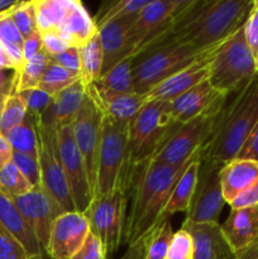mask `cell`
I'll use <instances>...</instances> for the list:
<instances>
[{"label": "cell", "mask_w": 258, "mask_h": 259, "mask_svg": "<svg viewBox=\"0 0 258 259\" xmlns=\"http://www.w3.org/2000/svg\"><path fill=\"white\" fill-rule=\"evenodd\" d=\"M80 52V80L86 86L95 82L103 75L104 55L99 34L94 35L85 46L78 48Z\"/></svg>", "instance_id": "cell-29"}, {"label": "cell", "mask_w": 258, "mask_h": 259, "mask_svg": "<svg viewBox=\"0 0 258 259\" xmlns=\"http://www.w3.org/2000/svg\"><path fill=\"white\" fill-rule=\"evenodd\" d=\"M237 158L250 159V161L258 162V124L253 129L247 141H245L244 146L242 147Z\"/></svg>", "instance_id": "cell-50"}, {"label": "cell", "mask_w": 258, "mask_h": 259, "mask_svg": "<svg viewBox=\"0 0 258 259\" xmlns=\"http://www.w3.org/2000/svg\"><path fill=\"white\" fill-rule=\"evenodd\" d=\"M223 45H220L219 47H217L215 50L210 51L209 53L200 57L199 60L191 63L189 67L184 68L182 71L175 73L174 76L166 78V80L159 82L157 86H154L152 90L148 91L149 98L152 100H162L171 103L175 99L181 96L182 94L187 93L189 90L194 89L195 86L209 80L211 63L214 61L215 56H217L218 51L220 50Z\"/></svg>", "instance_id": "cell-16"}, {"label": "cell", "mask_w": 258, "mask_h": 259, "mask_svg": "<svg viewBox=\"0 0 258 259\" xmlns=\"http://www.w3.org/2000/svg\"><path fill=\"white\" fill-rule=\"evenodd\" d=\"M200 168V152L194 161L189 164L182 176L175 185L174 190L171 192L168 202L162 214V220L167 222L169 217H172L176 212H185L186 214L189 210L190 204L194 197L195 190H196L197 184V175H199Z\"/></svg>", "instance_id": "cell-27"}, {"label": "cell", "mask_w": 258, "mask_h": 259, "mask_svg": "<svg viewBox=\"0 0 258 259\" xmlns=\"http://www.w3.org/2000/svg\"><path fill=\"white\" fill-rule=\"evenodd\" d=\"M106 257L108 255L104 249V245L101 244L99 238L90 232L82 247L71 259H106Z\"/></svg>", "instance_id": "cell-44"}, {"label": "cell", "mask_w": 258, "mask_h": 259, "mask_svg": "<svg viewBox=\"0 0 258 259\" xmlns=\"http://www.w3.org/2000/svg\"><path fill=\"white\" fill-rule=\"evenodd\" d=\"M186 230L194 242V259H235L219 223L184 222Z\"/></svg>", "instance_id": "cell-19"}, {"label": "cell", "mask_w": 258, "mask_h": 259, "mask_svg": "<svg viewBox=\"0 0 258 259\" xmlns=\"http://www.w3.org/2000/svg\"><path fill=\"white\" fill-rule=\"evenodd\" d=\"M86 98V88L82 81L77 80L53 98L50 109L42 116V121L52 124L56 128L72 124Z\"/></svg>", "instance_id": "cell-24"}, {"label": "cell", "mask_w": 258, "mask_h": 259, "mask_svg": "<svg viewBox=\"0 0 258 259\" xmlns=\"http://www.w3.org/2000/svg\"><path fill=\"white\" fill-rule=\"evenodd\" d=\"M33 189L30 182L22 175L13 162L0 171V190L10 199L22 196Z\"/></svg>", "instance_id": "cell-38"}, {"label": "cell", "mask_w": 258, "mask_h": 259, "mask_svg": "<svg viewBox=\"0 0 258 259\" xmlns=\"http://www.w3.org/2000/svg\"><path fill=\"white\" fill-rule=\"evenodd\" d=\"M90 234L85 214L63 212L53 224L46 254L51 259H71L78 252Z\"/></svg>", "instance_id": "cell-15"}, {"label": "cell", "mask_w": 258, "mask_h": 259, "mask_svg": "<svg viewBox=\"0 0 258 259\" xmlns=\"http://www.w3.org/2000/svg\"><path fill=\"white\" fill-rule=\"evenodd\" d=\"M151 0H109L103 2L98 13L93 18L96 28L111 20L138 15Z\"/></svg>", "instance_id": "cell-32"}, {"label": "cell", "mask_w": 258, "mask_h": 259, "mask_svg": "<svg viewBox=\"0 0 258 259\" xmlns=\"http://www.w3.org/2000/svg\"><path fill=\"white\" fill-rule=\"evenodd\" d=\"M12 89V88H10ZM10 90L8 91H0V119H2V113H3V108H4L5 100H7V96L9 94Z\"/></svg>", "instance_id": "cell-54"}, {"label": "cell", "mask_w": 258, "mask_h": 259, "mask_svg": "<svg viewBox=\"0 0 258 259\" xmlns=\"http://www.w3.org/2000/svg\"><path fill=\"white\" fill-rule=\"evenodd\" d=\"M229 205L233 210L258 206V180L244 191L240 192Z\"/></svg>", "instance_id": "cell-48"}, {"label": "cell", "mask_w": 258, "mask_h": 259, "mask_svg": "<svg viewBox=\"0 0 258 259\" xmlns=\"http://www.w3.org/2000/svg\"><path fill=\"white\" fill-rule=\"evenodd\" d=\"M128 121L115 120L104 115L99 147L95 197L111 194L119 187H126L129 190L132 175L128 166Z\"/></svg>", "instance_id": "cell-6"}, {"label": "cell", "mask_w": 258, "mask_h": 259, "mask_svg": "<svg viewBox=\"0 0 258 259\" xmlns=\"http://www.w3.org/2000/svg\"><path fill=\"white\" fill-rule=\"evenodd\" d=\"M4 70H14L15 71V65L13 62V60L10 58L9 53L7 52L4 46L0 43V71Z\"/></svg>", "instance_id": "cell-52"}, {"label": "cell", "mask_w": 258, "mask_h": 259, "mask_svg": "<svg viewBox=\"0 0 258 259\" xmlns=\"http://www.w3.org/2000/svg\"><path fill=\"white\" fill-rule=\"evenodd\" d=\"M52 62L80 77V52L77 47H68L60 55L50 57Z\"/></svg>", "instance_id": "cell-45"}, {"label": "cell", "mask_w": 258, "mask_h": 259, "mask_svg": "<svg viewBox=\"0 0 258 259\" xmlns=\"http://www.w3.org/2000/svg\"><path fill=\"white\" fill-rule=\"evenodd\" d=\"M13 159V149L5 136L0 134V171Z\"/></svg>", "instance_id": "cell-51"}, {"label": "cell", "mask_w": 258, "mask_h": 259, "mask_svg": "<svg viewBox=\"0 0 258 259\" xmlns=\"http://www.w3.org/2000/svg\"><path fill=\"white\" fill-rule=\"evenodd\" d=\"M257 124L258 75L244 89L228 94L214 132L200 151V158L220 166L237 158Z\"/></svg>", "instance_id": "cell-3"}, {"label": "cell", "mask_w": 258, "mask_h": 259, "mask_svg": "<svg viewBox=\"0 0 258 259\" xmlns=\"http://www.w3.org/2000/svg\"><path fill=\"white\" fill-rule=\"evenodd\" d=\"M235 259H258V242L248 247L243 252L238 253Z\"/></svg>", "instance_id": "cell-53"}, {"label": "cell", "mask_w": 258, "mask_h": 259, "mask_svg": "<svg viewBox=\"0 0 258 259\" xmlns=\"http://www.w3.org/2000/svg\"><path fill=\"white\" fill-rule=\"evenodd\" d=\"M166 259H194V242L182 228L172 235Z\"/></svg>", "instance_id": "cell-41"}, {"label": "cell", "mask_w": 258, "mask_h": 259, "mask_svg": "<svg viewBox=\"0 0 258 259\" xmlns=\"http://www.w3.org/2000/svg\"><path fill=\"white\" fill-rule=\"evenodd\" d=\"M225 99L227 95L220 98L201 115L189 123L181 124L149 161L167 166H179L201 151L214 132Z\"/></svg>", "instance_id": "cell-8"}, {"label": "cell", "mask_w": 258, "mask_h": 259, "mask_svg": "<svg viewBox=\"0 0 258 259\" xmlns=\"http://www.w3.org/2000/svg\"><path fill=\"white\" fill-rule=\"evenodd\" d=\"M222 166L200 158L196 190L185 222L218 223L224 204L219 172Z\"/></svg>", "instance_id": "cell-13"}, {"label": "cell", "mask_w": 258, "mask_h": 259, "mask_svg": "<svg viewBox=\"0 0 258 259\" xmlns=\"http://www.w3.org/2000/svg\"><path fill=\"white\" fill-rule=\"evenodd\" d=\"M40 35H42L43 51L47 53L48 57H53V56L60 55L61 52H63V51H66L70 47L56 30L42 32Z\"/></svg>", "instance_id": "cell-46"}, {"label": "cell", "mask_w": 258, "mask_h": 259, "mask_svg": "<svg viewBox=\"0 0 258 259\" xmlns=\"http://www.w3.org/2000/svg\"><path fill=\"white\" fill-rule=\"evenodd\" d=\"M225 94L215 90L209 80L204 81L169 103L172 118L177 124L189 123L209 110Z\"/></svg>", "instance_id": "cell-21"}, {"label": "cell", "mask_w": 258, "mask_h": 259, "mask_svg": "<svg viewBox=\"0 0 258 259\" xmlns=\"http://www.w3.org/2000/svg\"><path fill=\"white\" fill-rule=\"evenodd\" d=\"M29 254L22 244L0 225V259H27Z\"/></svg>", "instance_id": "cell-43"}, {"label": "cell", "mask_w": 258, "mask_h": 259, "mask_svg": "<svg viewBox=\"0 0 258 259\" xmlns=\"http://www.w3.org/2000/svg\"><path fill=\"white\" fill-rule=\"evenodd\" d=\"M223 234L235 255L258 242V206L230 211L222 225Z\"/></svg>", "instance_id": "cell-20"}, {"label": "cell", "mask_w": 258, "mask_h": 259, "mask_svg": "<svg viewBox=\"0 0 258 259\" xmlns=\"http://www.w3.org/2000/svg\"><path fill=\"white\" fill-rule=\"evenodd\" d=\"M34 7L38 30H57L65 19L68 0H34Z\"/></svg>", "instance_id": "cell-33"}, {"label": "cell", "mask_w": 258, "mask_h": 259, "mask_svg": "<svg viewBox=\"0 0 258 259\" xmlns=\"http://www.w3.org/2000/svg\"><path fill=\"white\" fill-rule=\"evenodd\" d=\"M257 75L254 56L245 39L243 25L218 51L210 68L209 82L215 90L228 95L244 89Z\"/></svg>", "instance_id": "cell-7"}, {"label": "cell", "mask_w": 258, "mask_h": 259, "mask_svg": "<svg viewBox=\"0 0 258 259\" xmlns=\"http://www.w3.org/2000/svg\"><path fill=\"white\" fill-rule=\"evenodd\" d=\"M27 259H43L42 254H35V255H29Z\"/></svg>", "instance_id": "cell-56"}, {"label": "cell", "mask_w": 258, "mask_h": 259, "mask_svg": "<svg viewBox=\"0 0 258 259\" xmlns=\"http://www.w3.org/2000/svg\"><path fill=\"white\" fill-rule=\"evenodd\" d=\"M128 191L126 187H119L111 194L95 197L83 212L90 224V232L99 238L106 255L118 249L124 237Z\"/></svg>", "instance_id": "cell-10"}, {"label": "cell", "mask_w": 258, "mask_h": 259, "mask_svg": "<svg viewBox=\"0 0 258 259\" xmlns=\"http://www.w3.org/2000/svg\"><path fill=\"white\" fill-rule=\"evenodd\" d=\"M43 51V42H42V35H40L39 30L33 33L30 37L25 38L24 43H23V58L24 62L29 61L30 58L35 57L38 53Z\"/></svg>", "instance_id": "cell-49"}, {"label": "cell", "mask_w": 258, "mask_h": 259, "mask_svg": "<svg viewBox=\"0 0 258 259\" xmlns=\"http://www.w3.org/2000/svg\"><path fill=\"white\" fill-rule=\"evenodd\" d=\"M174 233L168 220L159 225L142 245L143 259H166Z\"/></svg>", "instance_id": "cell-37"}, {"label": "cell", "mask_w": 258, "mask_h": 259, "mask_svg": "<svg viewBox=\"0 0 258 259\" xmlns=\"http://www.w3.org/2000/svg\"><path fill=\"white\" fill-rule=\"evenodd\" d=\"M0 225L24 247L29 255L45 254L42 247L15 207L13 200L7 196L2 190H0Z\"/></svg>", "instance_id": "cell-26"}, {"label": "cell", "mask_w": 258, "mask_h": 259, "mask_svg": "<svg viewBox=\"0 0 258 259\" xmlns=\"http://www.w3.org/2000/svg\"><path fill=\"white\" fill-rule=\"evenodd\" d=\"M180 125L172 118L169 103L149 101L129 123L128 166L131 175L137 166L149 161Z\"/></svg>", "instance_id": "cell-5"}, {"label": "cell", "mask_w": 258, "mask_h": 259, "mask_svg": "<svg viewBox=\"0 0 258 259\" xmlns=\"http://www.w3.org/2000/svg\"><path fill=\"white\" fill-rule=\"evenodd\" d=\"M191 2L192 0H151L148 5L137 15L133 27H132L134 47L144 35L180 14L182 10L189 7Z\"/></svg>", "instance_id": "cell-22"}, {"label": "cell", "mask_w": 258, "mask_h": 259, "mask_svg": "<svg viewBox=\"0 0 258 259\" xmlns=\"http://www.w3.org/2000/svg\"><path fill=\"white\" fill-rule=\"evenodd\" d=\"M137 15L111 20L98 28L104 55L103 73L118 65L125 58H131L134 47L132 27Z\"/></svg>", "instance_id": "cell-17"}, {"label": "cell", "mask_w": 258, "mask_h": 259, "mask_svg": "<svg viewBox=\"0 0 258 259\" xmlns=\"http://www.w3.org/2000/svg\"><path fill=\"white\" fill-rule=\"evenodd\" d=\"M57 139L63 172L70 186L76 210L83 214L93 201V194L82 156L73 137L72 124L57 128Z\"/></svg>", "instance_id": "cell-14"}, {"label": "cell", "mask_w": 258, "mask_h": 259, "mask_svg": "<svg viewBox=\"0 0 258 259\" xmlns=\"http://www.w3.org/2000/svg\"><path fill=\"white\" fill-rule=\"evenodd\" d=\"M5 138L9 142L13 152L38 157L37 132L34 128V121L28 114L22 124L5 134Z\"/></svg>", "instance_id": "cell-34"}, {"label": "cell", "mask_w": 258, "mask_h": 259, "mask_svg": "<svg viewBox=\"0 0 258 259\" xmlns=\"http://www.w3.org/2000/svg\"><path fill=\"white\" fill-rule=\"evenodd\" d=\"M9 10L0 13V43L9 53L10 58L15 65L14 72H17L24 65V58H23L24 38L18 30Z\"/></svg>", "instance_id": "cell-30"}, {"label": "cell", "mask_w": 258, "mask_h": 259, "mask_svg": "<svg viewBox=\"0 0 258 259\" xmlns=\"http://www.w3.org/2000/svg\"><path fill=\"white\" fill-rule=\"evenodd\" d=\"M56 32L70 47L80 48L98 34V28L82 3L68 0L65 19Z\"/></svg>", "instance_id": "cell-23"}, {"label": "cell", "mask_w": 258, "mask_h": 259, "mask_svg": "<svg viewBox=\"0 0 258 259\" xmlns=\"http://www.w3.org/2000/svg\"><path fill=\"white\" fill-rule=\"evenodd\" d=\"M12 200L46 253L53 224L58 217L66 212L63 207L42 185Z\"/></svg>", "instance_id": "cell-12"}, {"label": "cell", "mask_w": 258, "mask_h": 259, "mask_svg": "<svg viewBox=\"0 0 258 259\" xmlns=\"http://www.w3.org/2000/svg\"><path fill=\"white\" fill-rule=\"evenodd\" d=\"M223 196L230 204L240 192L258 180V162L234 158L223 164L219 172Z\"/></svg>", "instance_id": "cell-25"}, {"label": "cell", "mask_w": 258, "mask_h": 259, "mask_svg": "<svg viewBox=\"0 0 258 259\" xmlns=\"http://www.w3.org/2000/svg\"><path fill=\"white\" fill-rule=\"evenodd\" d=\"M255 3H257V5H258V0H255Z\"/></svg>", "instance_id": "cell-57"}, {"label": "cell", "mask_w": 258, "mask_h": 259, "mask_svg": "<svg viewBox=\"0 0 258 259\" xmlns=\"http://www.w3.org/2000/svg\"><path fill=\"white\" fill-rule=\"evenodd\" d=\"M77 80H80V77H78L77 75H73V73L68 72V71L65 70L63 67H61V66L56 65L55 62L50 61L45 73H43L42 78H40L38 89L53 99L56 98L61 91L67 89L68 86L72 85V83L76 82Z\"/></svg>", "instance_id": "cell-35"}, {"label": "cell", "mask_w": 258, "mask_h": 259, "mask_svg": "<svg viewBox=\"0 0 258 259\" xmlns=\"http://www.w3.org/2000/svg\"><path fill=\"white\" fill-rule=\"evenodd\" d=\"M50 61L51 60L47 56V53L42 51L35 57L30 58L29 61L24 62L23 67L19 71L13 73L12 76V82L14 90L17 93H22V91L38 88L40 78H42Z\"/></svg>", "instance_id": "cell-31"}, {"label": "cell", "mask_w": 258, "mask_h": 259, "mask_svg": "<svg viewBox=\"0 0 258 259\" xmlns=\"http://www.w3.org/2000/svg\"><path fill=\"white\" fill-rule=\"evenodd\" d=\"M32 119L37 132L40 185L57 200L66 212L77 211L61 162L57 128L52 124L43 123L42 118Z\"/></svg>", "instance_id": "cell-9"}, {"label": "cell", "mask_w": 258, "mask_h": 259, "mask_svg": "<svg viewBox=\"0 0 258 259\" xmlns=\"http://www.w3.org/2000/svg\"><path fill=\"white\" fill-rule=\"evenodd\" d=\"M227 40V39H225ZM199 48L184 40L171 39L133 58V80L136 93L146 94L166 78L189 67L200 57L225 42Z\"/></svg>", "instance_id": "cell-4"}, {"label": "cell", "mask_w": 258, "mask_h": 259, "mask_svg": "<svg viewBox=\"0 0 258 259\" xmlns=\"http://www.w3.org/2000/svg\"><path fill=\"white\" fill-rule=\"evenodd\" d=\"M197 154L199 152L179 166L147 161L133 169L129 185L131 202L124 228V242L131 249L142 248L147 238L163 224L162 214L172 190Z\"/></svg>", "instance_id": "cell-1"}, {"label": "cell", "mask_w": 258, "mask_h": 259, "mask_svg": "<svg viewBox=\"0 0 258 259\" xmlns=\"http://www.w3.org/2000/svg\"><path fill=\"white\" fill-rule=\"evenodd\" d=\"M253 7L254 0H192L166 42L184 40L199 48L217 45L244 25Z\"/></svg>", "instance_id": "cell-2"}, {"label": "cell", "mask_w": 258, "mask_h": 259, "mask_svg": "<svg viewBox=\"0 0 258 259\" xmlns=\"http://www.w3.org/2000/svg\"><path fill=\"white\" fill-rule=\"evenodd\" d=\"M22 98L24 99L25 105H27V114L32 118H42L46 111L50 109L53 99L38 88L30 89L19 93Z\"/></svg>", "instance_id": "cell-40"}, {"label": "cell", "mask_w": 258, "mask_h": 259, "mask_svg": "<svg viewBox=\"0 0 258 259\" xmlns=\"http://www.w3.org/2000/svg\"><path fill=\"white\" fill-rule=\"evenodd\" d=\"M12 162L33 187L40 185V168L38 163V157L13 152Z\"/></svg>", "instance_id": "cell-42"}, {"label": "cell", "mask_w": 258, "mask_h": 259, "mask_svg": "<svg viewBox=\"0 0 258 259\" xmlns=\"http://www.w3.org/2000/svg\"><path fill=\"white\" fill-rule=\"evenodd\" d=\"M94 85L114 94L136 93L133 80V58H125L119 62L108 72L103 73Z\"/></svg>", "instance_id": "cell-28"}, {"label": "cell", "mask_w": 258, "mask_h": 259, "mask_svg": "<svg viewBox=\"0 0 258 259\" xmlns=\"http://www.w3.org/2000/svg\"><path fill=\"white\" fill-rule=\"evenodd\" d=\"M254 63H255V71H257V73H258V50L254 55Z\"/></svg>", "instance_id": "cell-55"}, {"label": "cell", "mask_w": 258, "mask_h": 259, "mask_svg": "<svg viewBox=\"0 0 258 259\" xmlns=\"http://www.w3.org/2000/svg\"><path fill=\"white\" fill-rule=\"evenodd\" d=\"M244 34L253 56L258 50V5L254 0V7L244 23Z\"/></svg>", "instance_id": "cell-47"}, {"label": "cell", "mask_w": 258, "mask_h": 259, "mask_svg": "<svg viewBox=\"0 0 258 259\" xmlns=\"http://www.w3.org/2000/svg\"><path fill=\"white\" fill-rule=\"evenodd\" d=\"M27 116V105L24 99L19 93L14 90L12 82V89L5 100L3 108L2 119H0V134L5 136L9 131L23 123Z\"/></svg>", "instance_id": "cell-36"}, {"label": "cell", "mask_w": 258, "mask_h": 259, "mask_svg": "<svg viewBox=\"0 0 258 259\" xmlns=\"http://www.w3.org/2000/svg\"><path fill=\"white\" fill-rule=\"evenodd\" d=\"M103 116L104 114L101 113L98 105L86 94L85 101L72 121L73 137L85 163L93 199L96 194L99 147H100Z\"/></svg>", "instance_id": "cell-11"}, {"label": "cell", "mask_w": 258, "mask_h": 259, "mask_svg": "<svg viewBox=\"0 0 258 259\" xmlns=\"http://www.w3.org/2000/svg\"><path fill=\"white\" fill-rule=\"evenodd\" d=\"M86 94L93 99L104 115L128 123L152 100L148 93L114 94L99 89L94 83L86 86Z\"/></svg>", "instance_id": "cell-18"}, {"label": "cell", "mask_w": 258, "mask_h": 259, "mask_svg": "<svg viewBox=\"0 0 258 259\" xmlns=\"http://www.w3.org/2000/svg\"><path fill=\"white\" fill-rule=\"evenodd\" d=\"M15 25L23 38H28L38 30L37 19H35L34 0L32 2H18L9 10Z\"/></svg>", "instance_id": "cell-39"}]
</instances>
